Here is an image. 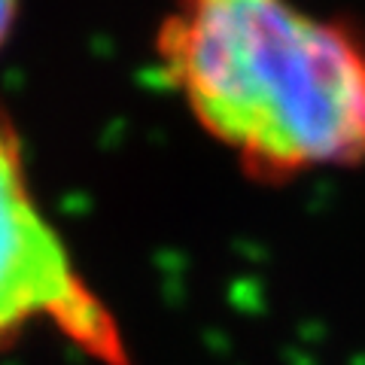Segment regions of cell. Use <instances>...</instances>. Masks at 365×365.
<instances>
[{"mask_svg": "<svg viewBox=\"0 0 365 365\" xmlns=\"http://www.w3.org/2000/svg\"><path fill=\"white\" fill-rule=\"evenodd\" d=\"M165 71L216 140L265 177L365 155V37L295 0H177Z\"/></svg>", "mask_w": 365, "mask_h": 365, "instance_id": "1", "label": "cell"}, {"mask_svg": "<svg viewBox=\"0 0 365 365\" xmlns=\"http://www.w3.org/2000/svg\"><path fill=\"white\" fill-rule=\"evenodd\" d=\"M37 323L58 329L104 365H131L110 311L40 213L19 146L0 122V347Z\"/></svg>", "mask_w": 365, "mask_h": 365, "instance_id": "2", "label": "cell"}, {"mask_svg": "<svg viewBox=\"0 0 365 365\" xmlns=\"http://www.w3.org/2000/svg\"><path fill=\"white\" fill-rule=\"evenodd\" d=\"M16 4L19 0H0V43L13 28V19H16Z\"/></svg>", "mask_w": 365, "mask_h": 365, "instance_id": "3", "label": "cell"}]
</instances>
